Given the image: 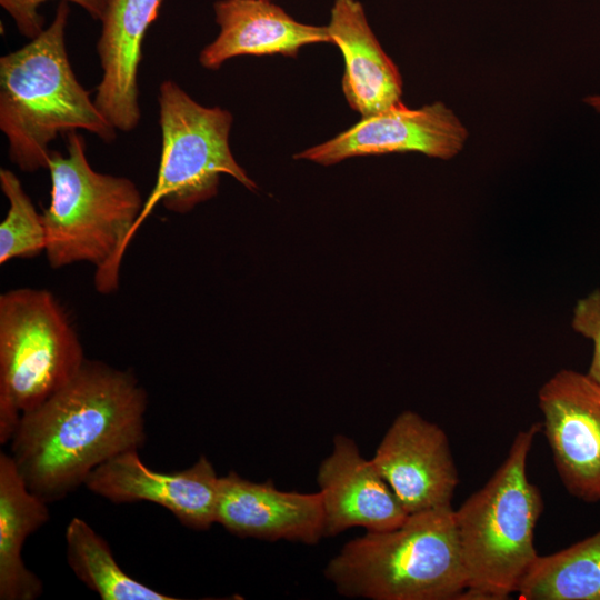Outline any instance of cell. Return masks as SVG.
<instances>
[{"label": "cell", "mask_w": 600, "mask_h": 600, "mask_svg": "<svg viewBox=\"0 0 600 600\" xmlns=\"http://www.w3.org/2000/svg\"><path fill=\"white\" fill-rule=\"evenodd\" d=\"M371 460L408 514L451 506L459 476L448 437L417 412L396 417Z\"/></svg>", "instance_id": "10"}, {"label": "cell", "mask_w": 600, "mask_h": 600, "mask_svg": "<svg viewBox=\"0 0 600 600\" xmlns=\"http://www.w3.org/2000/svg\"><path fill=\"white\" fill-rule=\"evenodd\" d=\"M213 9L220 31L199 54L209 70L239 56L296 58L307 44L331 42L327 26L299 22L271 0H218Z\"/></svg>", "instance_id": "15"}, {"label": "cell", "mask_w": 600, "mask_h": 600, "mask_svg": "<svg viewBox=\"0 0 600 600\" xmlns=\"http://www.w3.org/2000/svg\"><path fill=\"white\" fill-rule=\"evenodd\" d=\"M219 478L204 456L184 470L167 473L150 469L138 451L131 450L97 467L84 486L114 503L148 501L159 504L181 524L208 530L217 523Z\"/></svg>", "instance_id": "11"}, {"label": "cell", "mask_w": 600, "mask_h": 600, "mask_svg": "<svg viewBox=\"0 0 600 600\" xmlns=\"http://www.w3.org/2000/svg\"><path fill=\"white\" fill-rule=\"evenodd\" d=\"M48 502L24 482L9 453H0V599L34 600L43 583L24 564L27 538L49 519Z\"/></svg>", "instance_id": "17"}, {"label": "cell", "mask_w": 600, "mask_h": 600, "mask_svg": "<svg viewBox=\"0 0 600 600\" xmlns=\"http://www.w3.org/2000/svg\"><path fill=\"white\" fill-rule=\"evenodd\" d=\"M541 430L534 422L519 431L491 478L454 510L468 579L459 599H507L539 556L534 529L543 499L528 479L527 461Z\"/></svg>", "instance_id": "5"}, {"label": "cell", "mask_w": 600, "mask_h": 600, "mask_svg": "<svg viewBox=\"0 0 600 600\" xmlns=\"http://www.w3.org/2000/svg\"><path fill=\"white\" fill-rule=\"evenodd\" d=\"M517 592L523 600H600V530L538 556Z\"/></svg>", "instance_id": "18"}, {"label": "cell", "mask_w": 600, "mask_h": 600, "mask_svg": "<svg viewBox=\"0 0 600 600\" xmlns=\"http://www.w3.org/2000/svg\"><path fill=\"white\" fill-rule=\"evenodd\" d=\"M147 408L131 371L87 359L66 386L21 414L9 454L34 494L58 501L103 462L143 447Z\"/></svg>", "instance_id": "1"}, {"label": "cell", "mask_w": 600, "mask_h": 600, "mask_svg": "<svg viewBox=\"0 0 600 600\" xmlns=\"http://www.w3.org/2000/svg\"><path fill=\"white\" fill-rule=\"evenodd\" d=\"M0 187L9 201L0 224V263L29 259L46 251L47 232L42 218L19 178L9 169H0Z\"/></svg>", "instance_id": "20"}, {"label": "cell", "mask_w": 600, "mask_h": 600, "mask_svg": "<svg viewBox=\"0 0 600 600\" xmlns=\"http://www.w3.org/2000/svg\"><path fill=\"white\" fill-rule=\"evenodd\" d=\"M216 522L241 538L314 544L324 537L319 491H282L233 471L219 478Z\"/></svg>", "instance_id": "13"}, {"label": "cell", "mask_w": 600, "mask_h": 600, "mask_svg": "<svg viewBox=\"0 0 600 600\" xmlns=\"http://www.w3.org/2000/svg\"><path fill=\"white\" fill-rule=\"evenodd\" d=\"M161 156L154 186L144 200L136 231L161 203L186 213L218 193L220 176L229 174L247 189L256 182L236 161L229 144L232 114L220 107H206L176 81L159 88Z\"/></svg>", "instance_id": "7"}, {"label": "cell", "mask_w": 600, "mask_h": 600, "mask_svg": "<svg viewBox=\"0 0 600 600\" xmlns=\"http://www.w3.org/2000/svg\"><path fill=\"white\" fill-rule=\"evenodd\" d=\"M67 561L76 577L102 600H176L127 574L108 542L83 519L66 528Z\"/></svg>", "instance_id": "19"}, {"label": "cell", "mask_w": 600, "mask_h": 600, "mask_svg": "<svg viewBox=\"0 0 600 600\" xmlns=\"http://www.w3.org/2000/svg\"><path fill=\"white\" fill-rule=\"evenodd\" d=\"M327 26L344 60L342 92L350 108L364 117L401 101V74L374 36L358 0H334Z\"/></svg>", "instance_id": "16"}, {"label": "cell", "mask_w": 600, "mask_h": 600, "mask_svg": "<svg viewBox=\"0 0 600 600\" xmlns=\"http://www.w3.org/2000/svg\"><path fill=\"white\" fill-rule=\"evenodd\" d=\"M542 430L557 472L574 498L600 501V383L560 370L538 392Z\"/></svg>", "instance_id": "8"}, {"label": "cell", "mask_w": 600, "mask_h": 600, "mask_svg": "<svg viewBox=\"0 0 600 600\" xmlns=\"http://www.w3.org/2000/svg\"><path fill=\"white\" fill-rule=\"evenodd\" d=\"M68 2H59L48 28L0 58V130L21 171L48 168L58 134L86 130L106 142L117 129L77 79L66 48Z\"/></svg>", "instance_id": "2"}, {"label": "cell", "mask_w": 600, "mask_h": 600, "mask_svg": "<svg viewBox=\"0 0 600 600\" xmlns=\"http://www.w3.org/2000/svg\"><path fill=\"white\" fill-rule=\"evenodd\" d=\"M584 102L591 107L594 111L600 113V93L588 96Z\"/></svg>", "instance_id": "23"}, {"label": "cell", "mask_w": 600, "mask_h": 600, "mask_svg": "<svg viewBox=\"0 0 600 600\" xmlns=\"http://www.w3.org/2000/svg\"><path fill=\"white\" fill-rule=\"evenodd\" d=\"M66 147V154L51 150L48 160L50 202L42 212L47 260L53 269L96 266L97 291L112 293L144 200L131 179L92 169L82 134L67 132Z\"/></svg>", "instance_id": "3"}, {"label": "cell", "mask_w": 600, "mask_h": 600, "mask_svg": "<svg viewBox=\"0 0 600 600\" xmlns=\"http://www.w3.org/2000/svg\"><path fill=\"white\" fill-rule=\"evenodd\" d=\"M572 328L592 340L593 354L588 374L600 383V290L580 299L573 310Z\"/></svg>", "instance_id": "22"}, {"label": "cell", "mask_w": 600, "mask_h": 600, "mask_svg": "<svg viewBox=\"0 0 600 600\" xmlns=\"http://www.w3.org/2000/svg\"><path fill=\"white\" fill-rule=\"evenodd\" d=\"M163 0H108L97 52L101 80L94 102L109 122L122 132L141 119L138 72L142 42Z\"/></svg>", "instance_id": "14"}, {"label": "cell", "mask_w": 600, "mask_h": 600, "mask_svg": "<svg viewBox=\"0 0 600 600\" xmlns=\"http://www.w3.org/2000/svg\"><path fill=\"white\" fill-rule=\"evenodd\" d=\"M322 500L324 537L362 527L367 531H387L408 518L400 500L366 459L353 439L337 434L332 450L317 472Z\"/></svg>", "instance_id": "12"}, {"label": "cell", "mask_w": 600, "mask_h": 600, "mask_svg": "<svg viewBox=\"0 0 600 600\" xmlns=\"http://www.w3.org/2000/svg\"><path fill=\"white\" fill-rule=\"evenodd\" d=\"M47 1L51 0H0V6L14 21L19 32L31 40L44 30V17L39 12V8ZM58 1L78 4L97 21L102 20L108 7V0Z\"/></svg>", "instance_id": "21"}, {"label": "cell", "mask_w": 600, "mask_h": 600, "mask_svg": "<svg viewBox=\"0 0 600 600\" xmlns=\"http://www.w3.org/2000/svg\"><path fill=\"white\" fill-rule=\"evenodd\" d=\"M467 137L466 127L444 103L434 102L410 109L400 102L362 118L348 130L293 158L321 166L336 164L353 157L404 151L450 159L461 151Z\"/></svg>", "instance_id": "9"}, {"label": "cell", "mask_w": 600, "mask_h": 600, "mask_svg": "<svg viewBox=\"0 0 600 600\" xmlns=\"http://www.w3.org/2000/svg\"><path fill=\"white\" fill-rule=\"evenodd\" d=\"M64 308L46 289L16 288L0 296V443L22 413L66 386L86 362Z\"/></svg>", "instance_id": "6"}, {"label": "cell", "mask_w": 600, "mask_h": 600, "mask_svg": "<svg viewBox=\"0 0 600 600\" xmlns=\"http://www.w3.org/2000/svg\"><path fill=\"white\" fill-rule=\"evenodd\" d=\"M324 577L349 598L459 599L468 579L454 509L411 513L398 528L367 531L340 549Z\"/></svg>", "instance_id": "4"}]
</instances>
